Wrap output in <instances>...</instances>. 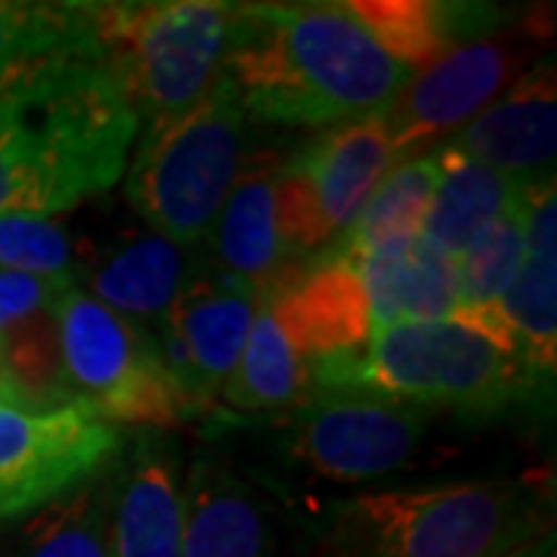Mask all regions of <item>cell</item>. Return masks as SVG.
<instances>
[{
	"instance_id": "24",
	"label": "cell",
	"mask_w": 557,
	"mask_h": 557,
	"mask_svg": "<svg viewBox=\"0 0 557 557\" xmlns=\"http://www.w3.org/2000/svg\"><path fill=\"white\" fill-rule=\"evenodd\" d=\"M47 60L106 62L97 3L0 0V75Z\"/></svg>"
},
{
	"instance_id": "3",
	"label": "cell",
	"mask_w": 557,
	"mask_h": 557,
	"mask_svg": "<svg viewBox=\"0 0 557 557\" xmlns=\"http://www.w3.org/2000/svg\"><path fill=\"white\" fill-rule=\"evenodd\" d=\"M332 557H530L555 545L552 483L493 478L403 486L322 508Z\"/></svg>"
},
{
	"instance_id": "1",
	"label": "cell",
	"mask_w": 557,
	"mask_h": 557,
	"mask_svg": "<svg viewBox=\"0 0 557 557\" xmlns=\"http://www.w3.org/2000/svg\"><path fill=\"white\" fill-rule=\"evenodd\" d=\"M223 72L248 119L282 127L379 119L412 75L350 3H233Z\"/></svg>"
},
{
	"instance_id": "20",
	"label": "cell",
	"mask_w": 557,
	"mask_h": 557,
	"mask_svg": "<svg viewBox=\"0 0 557 557\" xmlns=\"http://www.w3.org/2000/svg\"><path fill=\"white\" fill-rule=\"evenodd\" d=\"M350 263L357 267V276L369 300L372 329L418 322V319L456 317V260L440 255L421 239L406 251L369 255Z\"/></svg>"
},
{
	"instance_id": "29",
	"label": "cell",
	"mask_w": 557,
	"mask_h": 557,
	"mask_svg": "<svg viewBox=\"0 0 557 557\" xmlns=\"http://www.w3.org/2000/svg\"><path fill=\"white\" fill-rule=\"evenodd\" d=\"M65 288H72V282L25 276V273H3L0 270V332L10 329L20 319L38 313V310L57 307V300L62 298Z\"/></svg>"
},
{
	"instance_id": "30",
	"label": "cell",
	"mask_w": 557,
	"mask_h": 557,
	"mask_svg": "<svg viewBox=\"0 0 557 557\" xmlns=\"http://www.w3.org/2000/svg\"><path fill=\"white\" fill-rule=\"evenodd\" d=\"M530 557H555V545H548V548H542V552H536V555Z\"/></svg>"
},
{
	"instance_id": "28",
	"label": "cell",
	"mask_w": 557,
	"mask_h": 557,
	"mask_svg": "<svg viewBox=\"0 0 557 557\" xmlns=\"http://www.w3.org/2000/svg\"><path fill=\"white\" fill-rule=\"evenodd\" d=\"M0 270L75 285L72 239L53 218L0 214Z\"/></svg>"
},
{
	"instance_id": "23",
	"label": "cell",
	"mask_w": 557,
	"mask_h": 557,
	"mask_svg": "<svg viewBox=\"0 0 557 557\" xmlns=\"http://www.w3.org/2000/svg\"><path fill=\"white\" fill-rule=\"evenodd\" d=\"M310 397L313 391H310L307 362L282 335L270 307L260 300L251 332L245 338L230 379L223 384L220 399L236 416L273 418L295 412Z\"/></svg>"
},
{
	"instance_id": "12",
	"label": "cell",
	"mask_w": 557,
	"mask_h": 557,
	"mask_svg": "<svg viewBox=\"0 0 557 557\" xmlns=\"http://www.w3.org/2000/svg\"><path fill=\"white\" fill-rule=\"evenodd\" d=\"M260 298L223 276L208 258L156 322V341L186 418L218 412L223 384L239 359Z\"/></svg>"
},
{
	"instance_id": "26",
	"label": "cell",
	"mask_w": 557,
	"mask_h": 557,
	"mask_svg": "<svg viewBox=\"0 0 557 557\" xmlns=\"http://www.w3.org/2000/svg\"><path fill=\"white\" fill-rule=\"evenodd\" d=\"M527 193L458 255L456 313H478L496 307L518 278L527 258Z\"/></svg>"
},
{
	"instance_id": "10",
	"label": "cell",
	"mask_w": 557,
	"mask_h": 557,
	"mask_svg": "<svg viewBox=\"0 0 557 557\" xmlns=\"http://www.w3.org/2000/svg\"><path fill=\"white\" fill-rule=\"evenodd\" d=\"M542 38V28H527L518 16L493 35L465 40L412 72L379 115L397 161L418 159L421 149L437 146L478 119L527 72L533 44Z\"/></svg>"
},
{
	"instance_id": "22",
	"label": "cell",
	"mask_w": 557,
	"mask_h": 557,
	"mask_svg": "<svg viewBox=\"0 0 557 557\" xmlns=\"http://www.w3.org/2000/svg\"><path fill=\"white\" fill-rule=\"evenodd\" d=\"M440 183L437 152L397 164L362 205L354 226L329 251L344 260L406 251L421 239Z\"/></svg>"
},
{
	"instance_id": "16",
	"label": "cell",
	"mask_w": 557,
	"mask_h": 557,
	"mask_svg": "<svg viewBox=\"0 0 557 557\" xmlns=\"http://www.w3.org/2000/svg\"><path fill=\"white\" fill-rule=\"evenodd\" d=\"M282 164L298 177L332 242L359 218L379 183L397 168V152L381 119H362L307 139Z\"/></svg>"
},
{
	"instance_id": "15",
	"label": "cell",
	"mask_w": 557,
	"mask_h": 557,
	"mask_svg": "<svg viewBox=\"0 0 557 557\" xmlns=\"http://www.w3.org/2000/svg\"><path fill=\"white\" fill-rule=\"evenodd\" d=\"M446 146L505 177L518 180L523 186L555 177V62H539L527 69L496 102H490Z\"/></svg>"
},
{
	"instance_id": "13",
	"label": "cell",
	"mask_w": 557,
	"mask_h": 557,
	"mask_svg": "<svg viewBox=\"0 0 557 557\" xmlns=\"http://www.w3.org/2000/svg\"><path fill=\"white\" fill-rule=\"evenodd\" d=\"M260 300L304 362L357 350L375 332L357 267L332 251L292 263Z\"/></svg>"
},
{
	"instance_id": "18",
	"label": "cell",
	"mask_w": 557,
	"mask_h": 557,
	"mask_svg": "<svg viewBox=\"0 0 557 557\" xmlns=\"http://www.w3.org/2000/svg\"><path fill=\"white\" fill-rule=\"evenodd\" d=\"M350 13L375 38L381 50L416 72L465 40L493 35L518 20L515 10L496 3L453 0H357Z\"/></svg>"
},
{
	"instance_id": "5",
	"label": "cell",
	"mask_w": 557,
	"mask_h": 557,
	"mask_svg": "<svg viewBox=\"0 0 557 557\" xmlns=\"http://www.w3.org/2000/svg\"><path fill=\"white\" fill-rule=\"evenodd\" d=\"M245 109L220 69L218 81L180 119L143 127L124 174V196L164 239L199 248L245 161Z\"/></svg>"
},
{
	"instance_id": "2",
	"label": "cell",
	"mask_w": 557,
	"mask_h": 557,
	"mask_svg": "<svg viewBox=\"0 0 557 557\" xmlns=\"http://www.w3.org/2000/svg\"><path fill=\"white\" fill-rule=\"evenodd\" d=\"M137 137V112L106 62L0 75V214L53 218L112 189Z\"/></svg>"
},
{
	"instance_id": "9",
	"label": "cell",
	"mask_w": 557,
	"mask_h": 557,
	"mask_svg": "<svg viewBox=\"0 0 557 557\" xmlns=\"http://www.w3.org/2000/svg\"><path fill=\"white\" fill-rule=\"evenodd\" d=\"M428 409L369 394L325 391L273 418L278 465L325 483H369L418 461L431 437Z\"/></svg>"
},
{
	"instance_id": "21",
	"label": "cell",
	"mask_w": 557,
	"mask_h": 557,
	"mask_svg": "<svg viewBox=\"0 0 557 557\" xmlns=\"http://www.w3.org/2000/svg\"><path fill=\"white\" fill-rule=\"evenodd\" d=\"M434 152L440 161V183L431 211L421 226V242L440 255L458 260V255L478 239L493 220L502 218L515 201L523 199L530 186L461 156L446 143Z\"/></svg>"
},
{
	"instance_id": "19",
	"label": "cell",
	"mask_w": 557,
	"mask_h": 557,
	"mask_svg": "<svg viewBox=\"0 0 557 557\" xmlns=\"http://www.w3.org/2000/svg\"><path fill=\"white\" fill-rule=\"evenodd\" d=\"M205 258L196 248L164 239L146 230L119 242L90 270V298L106 304L112 313L134 322H159L177 300L183 285L199 273Z\"/></svg>"
},
{
	"instance_id": "17",
	"label": "cell",
	"mask_w": 557,
	"mask_h": 557,
	"mask_svg": "<svg viewBox=\"0 0 557 557\" xmlns=\"http://www.w3.org/2000/svg\"><path fill=\"white\" fill-rule=\"evenodd\" d=\"M278 161V152H258L251 159L245 156L239 174L233 180V189L205 239L211 248L208 263L223 276L258 292V298L267 295L278 276L292 267L276 230L273 186Z\"/></svg>"
},
{
	"instance_id": "8",
	"label": "cell",
	"mask_w": 557,
	"mask_h": 557,
	"mask_svg": "<svg viewBox=\"0 0 557 557\" xmlns=\"http://www.w3.org/2000/svg\"><path fill=\"white\" fill-rule=\"evenodd\" d=\"M65 384L109 424L171 431L186 421L156 335L72 285L57 300Z\"/></svg>"
},
{
	"instance_id": "27",
	"label": "cell",
	"mask_w": 557,
	"mask_h": 557,
	"mask_svg": "<svg viewBox=\"0 0 557 557\" xmlns=\"http://www.w3.org/2000/svg\"><path fill=\"white\" fill-rule=\"evenodd\" d=\"M493 310L520 357L552 379L557 350V260L523 258L518 278Z\"/></svg>"
},
{
	"instance_id": "11",
	"label": "cell",
	"mask_w": 557,
	"mask_h": 557,
	"mask_svg": "<svg viewBox=\"0 0 557 557\" xmlns=\"http://www.w3.org/2000/svg\"><path fill=\"white\" fill-rule=\"evenodd\" d=\"M124 443L121 428L81 403L57 409L0 403V520L35 515L106 474Z\"/></svg>"
},
{
	"instance_id": "25",
	"label": "cell",
	"mask_w": 557,
	"mask_h": 557,
	"mask_svg": "<svg viewBox=\"0 0 557 557\" xmlns=\"http://www.w3.org/2000/svg\"><path fill=\"white\" fill-rule=\"evenodd\" d=\"M115 465L69 496L35 511L22 530L16 557H109V530L119 486Z\"/></svg>"
},
{
	"instance_id": "4",
	"label": "cell",
	"mask_w": 557,
	"mask_h": 557,
	"mask_svg": "<svg viewBox=\"0 0 557 557\" xmlns=\"http://www.w3.org/2000/svg\"><path fill=\"white\" fill-rule=\"evenodd\" d=\"M310 391H369L428 412L496 418L552 387L527 359L461 319H418L375 329L357 350L307 362Z\"/></svg>"
},
{
	"instance_id": "7",
	"label": "cell",
	"mask_w": 557,
	"mask_h": 557,
	"mask_svg": "<svg viewBox=\"0 0 557 557\" xmlns=\"http://www.w3.org/2000/svg\"><path fill=\"white\" fill-rule=\"evenodd\" d=\"M322 508L263 461L201 449L183 474L180 557H332Z\"/></svg>"
},
{
	"instance_id": "6",
	"label": "cell",
	"mask_w": 557,
	"mask_h": 557,
	"mask_svg": "<svg viewBox=\"0 0 557 557\" xmlns=\"http://www.w3.org/2000/svg\"><path fill=\"white\" fill-rule=\"evenodd\" d=\"M233 3L164 0L97 3L106 65L139 127L180 119L223 69Z\"/></svg>"
},
{
	"instance_id": "14",
	"label": "cell",
	"mask_w": 557,
	"mask_h": 557,
	"mask_svg": "<svg viewBox=\"0 0 557 557\" xmlns=\"http://www.w3.org/2000/svg\"><path fill=\"white\" fill-rule=\"evenodd\" d=\"M109 557H180L183 453L174 434L137 428L115 465Z\"/></svg>"
}]
</instances>
